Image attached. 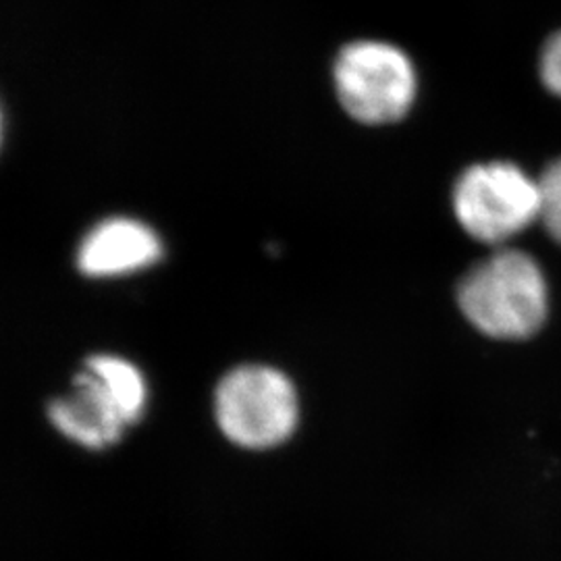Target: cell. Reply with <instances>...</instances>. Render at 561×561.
<instances>
[{"mask_svg":"<svg viewBox=\"0 0 561 561\" xmlns=\"http://www.w3.org/2000/svg\"><path fill=\"white\" fill-rule=\"evenodd\" d=\"M458 304L486 337L528 340L547 321V280L533 256L502 250L461 279Z\"/></svg>","mask_w":561,"mask_h":561,"instance_id":"6da1fadb","label":"cell"},{"mask_svg":"<svg viewBox=\"0 0 561 561\" xmlns=\"http://www.w3.org/2000/svg\"><path fill=\"white\" fill-rule=\"evenodd\" d=\"M146 400L148 387L138 366L101 354L85 360L71 393L53 401L48 416L67 439L88 449H104L140 421Z\"/></svg>","mask_w":561,"mask_h":561,"instance_id":"7a4b0ae2","label":"cell"},{"mask_svg":"<svg viewBox=\"0 0 561 561\" xmlns=\"http://www.w3.org/2000/svg\"><path fill=\"white\" fill-rule=\"evenodd\" d=\"M333 88L341 108L364 125L403 119L419 96V71L398 44L354 41L333 59Z\"/></svg>","mask_w":561,"mask_h":561,"instance_id":"3957f363","label":"cell"},{"mask_svg":"<svg viewBox=\"0 0 561 561\" xmlns=\"http://www.w3.org/2000/svg\"><path fill=\"white\" fill-rule=\"evenodd\" d=\"M215 414L225 437L248 449H268L291 437L300 403L294 382L271 366H240L217 387Z\"/></svg>","mask_w":561,"mask_h":561,"instance_id":"277c9868","label":"cell"},{"mask_svg":"<svg viewBox=\"0 0 561 561\" xmlns=\"http://www.w3.org/2000/svg\"><path fill=\"white\" fill-rule=\"evenodd\" d=\"M454 210L470 238L502 243L541 219L539 180L514 162L474 164L454 187Z\"/></svg>","mask_w":561,"mask_h":561,"instance_id":"5b68a950","label":"cell"},{"mask_svg":"<svg viewBox=\"0 0 561 561\" xmlns=\"http://www.w3.org/2000/svg\"><path fill=\"white\" fill-rule=\"evenodd\" d=\"M159 236L140 221L115 217L102 221L83 238L78 266L88 277H119L161 261Z\"/></svg>","mask_w":561,"mask_h":561,"instance_id":"8992f818","label":"cell"},{"mask_svg":"<svg viewBox=\"0 0 561 561\" xmlns=\"http://www.w3.org/2000/svg\"><path fill=\"white\" fill-rule=\"evenodd\" d=\"M539 190H541V219L547 233L553 240L561 243V159L551 162L541 178H539Z\"/></svg>","mask_w":561,"mask_h":561,"instance_id":"52a82bcc","label":"cell"},{"mask_svg":"<svg viewBox=\"0 0 561 561\" xmlns=\"http://www.w3.org/2000/svg\"><path fill=\"white\" fill-rule=\"evenodd\" d=\"M539 76L542 85L561 99V32L545 42L539 57Z\"/></svg>","mask_w":561,"mask_h":561,"instance_id":"ba28073f","label":"cell"}]
</instances>
